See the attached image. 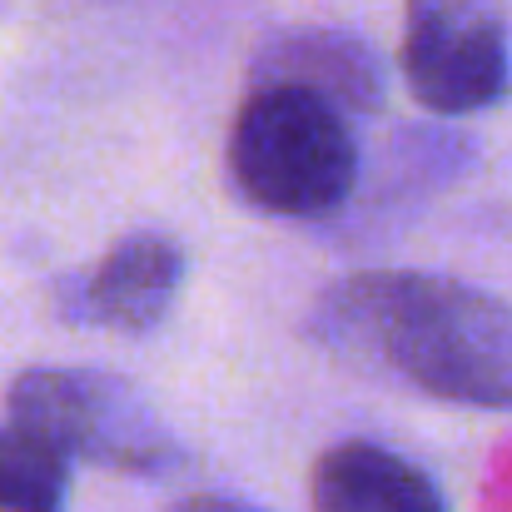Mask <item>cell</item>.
Instances as JSON below:
<instances>
[{
	"label": "cell",
	"mask_w": 512,
	"mask_h": 512,
	"mask_svg": "<svg viewBox=\"0 0 512 512\" xmlns=\"http://www.w3.org/2000/svg\"><path fill=\"white\" fill-rule=\"evenodd\" d=\"M314 339L348 368L428 398L512 413V304L438 274H353L314 309Z\"/></svg>",
	"instance_id": "6da1fadb"
},
{
	"label": "cell",
	"mask_w": 512,
	"mask_h": 512,
	"mask_svg": "<svg viewBox=\"0 0 512 512\" xmlns=\"http://www.w3.org/2000/svg\"><path fill=\"white\" fill-rule=\"evenodd\" d=\"M229 174L239 194L284 219L339 209L358 184V145L334 100L264 80L229 130Z\"/></svg>",
	"instance_id": "7a4b0ae2"
},
{
	"label": "cell",
	"mask_w": 512,
	"mask_h": 512,
	"mask_svg": "<svg viewBox=\"0 0 512 512\" xmlns=\"http://www.w3.org/2000/svg\"><path fill=\"white\" fill-rule=\"evenodd\" d=\"M10 418L65 463L160 478L184 463V448L150 398L100 368H30L10 388Z\"/></svg>",
	"instance_id": "3957f363"
},
{
	"label": "cell",
	"mask_w": 512,
	"mask_h": 512,
	"mask_svg": "<svg viewBox=\"0 0 512 512\" xmlns=\"http://www.w3.org/2000/svg\"><path fill=\"white\" fill-rule=\"evenodd\" d=\"M508 30L488 0H408L403 80L438 115L488 110L508 90Z\"/></svg>",
	"instance_id": "277c9868"
},
{
	"label": "cell",
	"mask_w": 512,
	"mask_h": 512,
	"mask_svg": "<svg viewBox=\"0 0 512 512\" xmlns=\"http://www.w3.org/2000/svg\"><path fill=\"white\" fill-rule=\"evenodd\" d=\"M179 284H184L179 244L165 234H130L100 259L80 304L90 324H105L120 334H150L174 309Z\"/></svg>",
	"instance_id": "5b68a950"
},
{
	"label": "cell",
	"mask_w": 512,
	"mask_h": 512,
	"mask_svg": "<svg viewBox=\"0 0 512 512\" xmlns=\"http://www.w3.org/2000/svg\"><path fill=\"white\" fill-rule=\"evenodd\" d=\"M264 80L304 85V90L334 100L339 110H378L388 95L373 45L348 30H329V25L274 35L254 60V85H264Z\"/></svg>",
	"instance_id": "8992f818"
},
{
	"label": "cell",
	"mask_w": 512,
	"mask_h": 512,
	"mask_svg": "<svg viewBox=\"0 0 512 512\" xmlns=\"http://www.w3.org/2000/svg\"><path fill=\"white\" fill-rule=\"evenodd\" d=\"M314 512H448L438 483L378 443H339L314 463Z\"/></svg>",
	"instance_id": "52a82bcc"
},
{
	"label": "cell",
	"mask_w": 512,
	"mask_h": 512,
	"mask_svg": "<svg viewBox=\"0 0 512 512\" xmlns=\"http://www.w3.org/2000/svg\"><path fill=\"white\" fill-rule=\"evenodd\" d=\"M65 498L70 463L25 428H0V512H65Z\"/></svg>",
	"instance_id": "ba28073f"
},
{
	"label": "cell",
	"mask_w": 512,
	"mask_h": 512,
	"mask_svg": "<svg viewBox=\"0 0 512 512\" xmlns=\"http://www.w3.org/2000/svg\"><path fill=\"white\" fill-rule=\"evenodd\" d=\"M174 512H259L249 503H234V498H184Z\"/></svg>",
	"instance_id": "9c48e42d"
}]
</instances>
